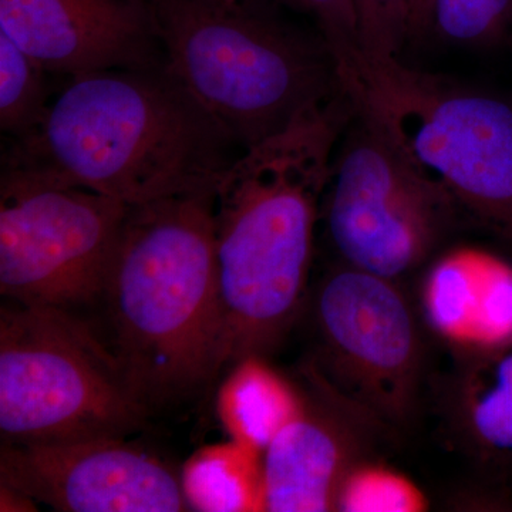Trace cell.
Listing matches in <instances>:
<instances>
[{"label": "cell", "instance_id": "20", "mask_svg": "<svg viewBox=\"0 0 512 512\" xmlns=\"http://www.w3.org/2000/svg\"><path fill=\"white\" fill-rule=\"evenodd\" d=\"M360 45L379 56L399 57L404 43L416 36L413 0H352Z\"/></svg>", "mask_w": 512, "mask_h": 512}, {"label": "cell", "instance_id": "15", "mask_svg": "<svg viewBox=\"0 0 512 512\" xmlns=\"http://www.w3.org/2000/svg\"><path fill=\"white\" fill-rule=\"evenodd\" d=\"M468 359L451 400L454 424L481 456L512 458V345Z\"/></svg>", "mask_w": 512, "mask_h": 512}, {"label": "cell", "instance_id": "22", "mask_svg": "<svg viewBox=\"0 0 512 512\" xmlns=\"http://www.w3.org/2000/svg\"><path fill=\"white\" fill-rule=\"evenodd\" d=\"M2 511H35L36 501H33L32 498L26 497L25 494L20 493V491L15 490V488L8 487V485L2 484Z\"/></svg>", "mask_w": 512, "mask_h": 512}, {"label": "cell", "instance_id": "19", "mask_svg": "<svg viewBox=\"0 0 512 512\" xmlns=\"http://www.w3.org/2000/svg\"><path fill=\"white\" fill-rule=\"evenodd\" d=\"M431 26L450 42L491 45L512 28V0H433Z\"/></svg>", "mask_w": 512, "mask_h": 512}, {"label": "cell", "instance_id": "1", "mask_svg": "<svg viewBox=\"0 0 512 512\" xmlns=\"http://www.w3.org/2000/svg\"><path fill=\"white\" fill-rule=\"evenodd\" d=\"M353 109L340 93L276 136L241 151L215 188L222 363L266 356L298 315L316 222Z\"/></svg>", "mask_w": 512, "mask_h": 512}, {"label": "cell", "instance_id": "14", "mask_svg": "<svg viewBox=\"0 0 512 512\" xmlns=\"http://www.w3.org/2000/svg\"><path fill=\"white\" fill-rule=\"evenodd\" d=\"M303 389L266 362L249 356L231 367L217 396V414L229 439L265 453L298 417Z\"/></svg>", "mask_w": 512, "mask_h": 512}, {"label": "cell", "instance_id": "9", "mask_svg": "<svg viewBox=\"0 0 512 512\" xmlns=\"http://www.w3.org/2000/svg\"><path fill=\"white\" fill-rule=\"evenodd\" d=\"M320 372L387 427L413 416L423 340L397 281L343 264L320 282L313 309Z\"/></svg>", "mask_w": 512, "mask_h": 512}, {"label": "cell", "instance_id": "4", "mask_svg": "<svg viewBox=\"0 0 512 512\" xmlns=\"http://www.w3.org/2000/svg\"><path fill=\"white\" fill-rule=\"evenodd\" d=\"M165 67L239 150L342 93L323 37L254 0H154Z\"/></svg>", "mask_w": 512, "mask_h": 512}, {"label": "cell", "instance_id": "16", "mask_svg": "<svg viewBox=\"0 0 512 512\" xmlns=\"http://www.w3.org/2000/svg\"><path fill=\"white\" fill-rule=\"evenodd\" d=\"M180 477L190 511H266L264 453L238 441L195 451Z\"/></svg>", "mask_w": 512, "mask_h": 512}, {"label": "cell", "instance_id": "17", "mask_svg": "<svg viewBox=\"0 0 512 512\" xmlns=\"http://www.w3.org/2000/svg\"><path fill=\"white\" fill-rule=\"evenodd\" d=\"M45 67L0 33V130L8 140L26 136L52 100Z\"/></svg>", "mask_w": 512, "mask_h": 512}, {"label": "cell", "instance_id": "8", "mask_svg": "<svg viewBox=\"0 0 512 512\" xmlns=\"http://www.w3.org/2000/svg\"><path fill=\"white\" fill-rule=\"evenodd\" d=\"M128 205L15 168L0 178V293L74 312L100 301Z\"/></svg>", "mask_w": 512, "mask_h": 512}, {"label": "cell", "instance_id": "7", "mask_svg": "<svg viewBox=\"0 0 512 512\" xmlns=\"http://www.w3.org/2000/svg\"><path fill=\"white\" fill-rule=\"evenodd\" d=\"M456 211L447 192L355 110L323 194V220L343 264L397 281L429 258Z\"/></svg>", "mask_w": 512, "mask_h": 512}, {"label": "cell", "instance_id": "3", "mask_svg": "<svg viewBox=\"0 0 512 512\" xmlns=\"http://www.w3.org/2000/svg\"><path fill=\"white\" fill-rule=\"evenodd\" d=\"M214 191L128 205L107 272L113 350L148 410L221 370Z\"/></svg>", "mask_w": 512, "mask_h": 512}, {"label": "cell", "instance_id": "6", "mask_svg": "<svg viewBox=\"0 0 512 512\" xmlns=\"http://www.w3.org/2000/svg\"><path fill=\"white\" fill-rule=\"evenodd\" d=\"M150 413L113 348L74 312L3 302L2 444L127 439Z\"/></svg>", "mask_w": 512, "mask_h": 512}, {"label": "cell", "instance_id": "18", "mask_svg": "<svg viewBox=\"0 0 512 512\" xmlns=\"http://www.w3.org/2000/svg\"><path fill=\"white\" fill-rule=\"evenodd\" d=\"M429 510L427 495L412 478L377 463L360 461L340 484L336 511L423 512Z\"/></svg>", "mask_w": 512, "mask_h": 512}, {"label": "cell", "instance_id": "21", "mask_svg": "<svg viewBox=\"0 0 512 512\" xmlns=\"http://www.w3.org/2000/svg\"><path fill=\"white\" fill-rule=\"evenodd\" d=\"M269 8L291 10L315 22L330 53L360 45L359 25L352 0H254Z\"/></svg>", "mask_w": 512, "mask_h": 512}, {"label": "cell", "instance_id": "2", "mask_svg": "<svg viewBox=\"0 0 512 512\" xmlns=\"http://www.w3.org/2000/svg\"><path fill=\"white\" fill-rule=\"evenodd\" d=\"M234 148L167 67L104 70L70 76L2 168L138 205L214 191Z\"/></svg>", "mask_w": 512, "mask_h": 512}, {"label": "cell", "instance_id": "13", "mask_svg": "<svg viewBox=\"0 0 512 512\" xmlns=\"http://www.w3.org/2000/svg\"><path fill=\"white\" fill-rule=\"evenodd\" d=\"M421 309L430 329L464 356L512 345V266L477 251L444 255L421 288Z\"/></svg>", "mask_w": 512, "mask_h": 512}, {"label": "cell", "instance_id": "5", "mask_svg": "<svg viewBox=\"0 0 512 512\" xmlns=\"http://www.w3.org/2000/svg\"><path fill=\"white\" fill-rule=\"evenodd\" d=\"M356 111L485 228L512 244V101L350 46L333 55Z\"/></svg>", "mask_w": 512, "mask_h": 512}, {"label": "cell", "instance_id": "12", "mask_svg": "<svg viewBox=\"0 0 512 512\" xmlns=\"http://www.w3.org/2000/svg\"><path fill=\"white\" fill-rule=\"evenodd\" d=\"M0 33L66 77L165 66L154 0H0Z\"/></svg>", "mask_w": 512, "mask_h": 512}, {"label": "cell", "instance_id": "10", "mask_svg": "<svg viewBox=\"0 0 512 512\" xmlns=\"http://www.w3.org/2000/svg\"><path fill=\"white\" fill-rule=\"evenodd\" d=\"M0 484L63 512L190 510L180 473L126 439L2 444Z\"/></svg>", "mask_w": 512, "mask_h": 512}, {"label": "cell", "instance_id": "11", "mask_svg": "<svg viewBox=\"0 0 512 512\" xmlns=\"http://www.w3.org/2000/svg\"><path fill=\"white\" fill-rule=\"evenodd\" d=\"M303 407L264 453L269 512L336 511L340 484L373 458L383 421L340 392L316 363L303 369Z\"/></svg>", "mask_w": 512, "mask_h": 512}, {"label": "cell", "instance_id": "23", "mask_svg": "<svg viewBox=\"0 0 512 512\" xmlns=\"http://www.w3.org/2000/svg\"><path fill=\"white\" fill-rule=\"evenodd\" d=\"M414 29L417 33L424 32L431 26V9L433 0H413Z\"/></svg>", "mask_w": 512, "mask_h": 512}]
</instances>
